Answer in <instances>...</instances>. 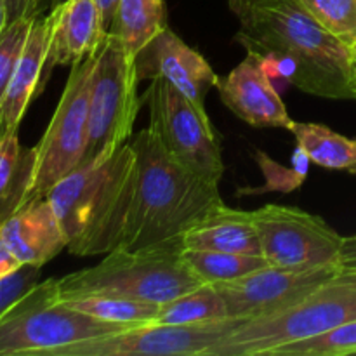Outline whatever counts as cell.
Segmentation results:
<instances>
[{
	"mask_svg": "<svg viewBox=\"0 0 356 356\" xmlns=\"http://www.w3.org/2000/svg\"><path fill=\"white\" fill-rule=\"evenodd\" d=\"M236 42L277 63V73L309 96L356 99L355 45L306 13L296 0L240 17Z\"/></svg>",
	"mask_w": 356,
	"mask_h": 356,
	"instance_id": "1",
	"label": "cell"
},
{
	"mask_svg": "<svg viewBox=\"0 0 356 356\" xmlns=\"http://www.w3.org/2000/svg\"><path fill=\"white\" fill-rule=\"evenodd\" d=\"M136 153V188L120 249L146 250L183 245V236L222 198L219 183L181 165L146 127L131 143Z\"/></svg>",
	"mask_w": 356,
	"mask_h": 356,
	"instance_id": "2",
	"label": "cell"
},
{
	"mask_svg": "<svg viewBox=\"0 0 356 356\" xmlns=\"http://www.w3.org/2000/svg\"><path fill=\"white\" fill-rule=\"evenodd\" d=\"M136 153L125 143L101 162L79 167L47 193L75 256H106L120 249L136 188Z\"/></svg>",
	"mask_w": 356,
	"mask_h": 356,
	"instance_id": "3",
	"label": "cell"
},
{
	"mask_svg": "<svg viewBox=\"0 0 356 356\" xmlns=\"http://www.w3.org/2000/svg\"><path fill=\"white\" fill-rule=\"evenodd\" d=\"M204 285L183 259V245L146 250L115 249L96 266L56 278L61 301L118 296L163 305Z\"/></svg>",
	"mask_w": 356,
	"mask_h": 356,
	"instance_id": "4",
	"label": "cell"
},
{
	"mask_svg": "<svg viewBox=\"0 0 356 356\" xmlns=\"http://www.w3.org/2000/svg\"><path fill=\"white\" fill-rule=\"evenodd\" d=\"M356 320V271L334 275L296 305L247 320L211 356H266L273 348L306 339Z\"/></svg>",
	"mask_w": 356,
	"mask_h": 356,
	"instance_id": "5",
	"label": "cell"
},
{
	"mask_svg": "<svg viewBox=\"0 0 356 356\" xmlns=\"http://www.w3.org/2000/svg\"><path fill=\"white\" fill-rule=\"evenodd\" d=\"M131 325L104 322L61 301L56 278L31 287L0 316V356H52L56 350Z\"/></svg>",
	"mask_w": 356,
	"mask_h": 356,
	"instance_id": "6",
	"label": "cell"
},
{
	"mask_svg": "<svg viewBox=\"0 0 356 356\" xmlns=\"http://www.w3.org/2000/svg\"><path fill=\"white\" fill-rule=\"evenodd\" d=\"M136 54L113 33L96 51L89 94V139L80 167L101 162L125 145L139 113Z\"/></svg>",
	"mask_w": 356,
	"mask_h": 356,
	"instance_id": "7",
	"label": "cell"
},
{
	"mask_svg": "<svg viewBox=\"0 0 356 356\" xmlns=\"http://www.w3.org/2000/svg\"><path fill=\"white\" fill-rule=\"evenodd\" d=\"M94 59L96 52L72 66L51 124L35 146V172L26 204L47 197L56 183L82 163L89 139V94Z\"/></svg>",
	"mask_w": 356,
	"mask_h": 356,
	"instance_id": "8",
	"label": "cell"
},
{
	"mask_svg": "<svg viewBox=\"0 0 356 356\" xmlns=\"http://www.w3.org/2000/svg\"><path fill=\"white\" fill-rule=\"evenodd\" d=\"M145 99L149 113L148 127L163 149L197 176L221 183L225 162L209 115L198 111L163 76L152 80Z\"/></svg>",
	"mask_w": 356,
	"mask_h": 356,
	"instance_id": "9",
	"label": "cell"
},
{
	"mask_svg": "<svg viewBox=\"0 0 356 356\" xmlns=\"http://www.w3.org/2000/svg\"><path fill=\"white\" fill-rule=\"evenodd\" d=\"M263 257L285 270L341 268L343 238L320 216L299 207L268 204L254 211Z\"/></svg>",
	"mask_w": 356,
	"mask_h": 356,
	"instance_id": "10",
	"label": "cell"
},
{
	"mask_svg": "<svg viewBox=\"0 0 356 356\" xmlns=\"http://www.w3.org/2000/svg\"><path fill=\"white\" fill-rule=\"evenodd\" d=\"M247 320L222 318L191 325L145 323L56 350L52 356H211Z\"/></svg>",
	"mask_w": 356,
	"mask_h": 356,
	"instance_id": "11",
	"label": "cell"
},
{
	"mask_svg": "<svg viewBox=\"0 0 356 356\" xmlns=\"http://www.w3.org/2000/svg\"><path fill=\"white\" fill-rule=\"evenodd\" d=\"M339 271L341 268L285 270L268 264L245 277L214 287L225 299L229 318L254 320L296 305Z\"/></svg>",
	"mask_w": 356,
	"mask_h": 356,
	"instance_id": "12",
	"label": "cell"
},
{
	"mask_svg": "<svg viewBox=\"0 0 356 356\" xmlns=\"http://www.w3.org/2000/svg\"><path fill=\"white\" fill-rule=\"evenodd\" d=\"M139 80L163 76L193 103L198 111L207 115L205 94L218 87L221 76L216 75L207 59L184 44L169 26L160 31L138 56Z\"/></svg>",
	"mask_w": 356,
	"mask_h": 356,
	"instance_id": "13",
	"label": "cell"
},
{
	"mask_svg": "<svg viewBox=\"0 0 356 356\" xmlns=\"http://www.w3.org/2000/svg\"><path fill=\"white\" fill-rule=\"evenodd\" d=\"M216 89L226 108L249 125L278 129L291 125L292 118L273 87L266 59L256 52H247L236 68L219 79Z\"/></svg>",
	"mask_w": 356,
	"mask_h": 356,
	"instance_id": "14",
	"label": "cell"
},
{
	"mask_svg": "<svg viewBox=\"0 0 356 356\" xmlns=\"http://www.w3.org/2000/svg\"><path fill=\"white\" fill-rule=\"evenodd\" d=\"M51 47L45 73L54 66H73L92 56L106 31L97 0H66L51 9Z\"/></svg>",
	"mask_w": 356,
	"mask_h": 356,
	"instance_id": "15",
	"label": "cell"
},
{
	"mask_svg": "<svg viewBox=\"0 0 356 356\" xmlns=\"http://www.w3.org/2000/svg\"><path fill=\"white\" fill-rule=\"evenodd\" d=\"M0 236L21 264L42 268L66 249L59 219L47 198L24 204L0 226Z\"/></svg>",
	"mask_w": 356,
	"mask_h": 356,
	"instance_id": "16",
	"label": "cell"
},
{
	"mask_svg": "<svg viewBox=\"0 0 356 356\" xmlns=\"http://www.w3.org/2000/svg\"><path fill=\"white\" fill-rule=\"evenodd\" d=\"M49 47H51V17L37 16L31 23L13 80L0 106V122L6 132H17L28 104L45 80Z\"/></svg>",
	"mask_w": 356,
	"mask_h": 356,
	"instance_id": "17",
	"label": "cell"
},
{
	"mask_svg": "<svg viewBox=\"0 0 356 356\" xmlns=\"http://www.w3.org/2000/svg\"><path fill=\"white\" fill-rule=\"evenodd\" d=\"M183 249L263 256L254 211L232 209L221 202L202 221L188 229L183 236Z\"/></svg>",
	"mask_w": 356,
	"mask_h": 356,
	"instance_id": "18",
	"label": "cell"
},
{
	"mask_svg": "<svg viewBox=\"0 0 356 356\" xmlns=\"http://www.w3.org/2000/svg\"><path fill=\"white\" fill-rule=\"evenodd\" d=\"M35 172V148H23L17 132L0 136V226L26 204Z\"/></svg>",
	"mask_w": 356,
	"mask_h": 356,
	"instance_id": "19",
	"label": "cell"
},
{
	"mask_svg": "<svg viewBox=\"0 0 356 356\" xmlns=\"http://www.w3.org/2000/svg\"><path fill=\"white\" fill-rule=\"evenodd\" d=\"M287 131L312 163L330 170L356 174V139L346 138L323 124L292 120Z\"/></svg>",
	"mask_w": 356,
	"mask_h": 356,
	"instance_id": "20",
	"label": "cell"
},
{
	"mask_svg": "<svg viewBox=\"0 0 356 356\" xmlns=\"http://www.w3.org/2000/svg\"><path fill=\"white\" fill-rule=\"evenodd\" d=\"M165 28L163 0H118L110 33L138 56Z\"/></svg>",
	"mask_w": 356,
	"mask_h": 356,
	"instance_id": "21",
	"label": "cell"
},
{
	"mask_svg": "<svg viewBox=\"0 0 356 356\" xmlns=\"http://www.w3.org/2000/svg\"><path fill=\"white\" fill-rule=\"evenodd\" d=\"M222 318H229L225 299L221 298L214 285L204 284L179 298H174L160 305L153 323L191 325V323L214 322V320Z\"/></svg>",
	"mask_w": 356,
	"mask_h": 356,
	"instance_id": "22",
	"label": "cell"
},
{
	"mask_svg": "<svg viewBox=\"0 0 356 356\" xmlns=\"http://www.w3.org/2000/svg\"><path fill=\"white\" fill-rule=\"evenodd\" d=\"M183 259L204 284L211 285L226 284L268 266V261L263 256L219 252V250L183 249Z\"/></svg>",
	"mask_w": 356,
	"mask_h": 356,
	"instance_id": "23",
	"label": "cell"
},
{
	"mask_svg": "<svg viewBox=\"0 0 356 356\" xmlns=\"http://www.w3.org/2000/svg\"><path fill=\"white\" fill-rule=\"evenodd\" d=\"M65 302L94 318L131 327L153 323L160 308V305L155 302L118 298V296H89V298L72 299Z\"/></svg>",
	"mask_w": 356,
	"mask_h": 356,
	"instance_id": "24",
	"label": "cell"
},
{
	"mask_svg": "<svg viewBox=\"0 0 356 356\" xmlns=\"http://www.w3.org/2000/svg\"><path fill=\"white\" fill-rule=\"evenodd\" d=\"M356 355V320L306 339L273 348L266 356H350Z\"/></svg>",
	"mask_w": 356,
	"mask_h": 356,
	"instance_id": "25",
	"label": "cell"
},
{
	"mask_svg": "<svg viewBox=\"0 0 356 356\" xmlns=\"http://www.w3.org/2000/svg\"><path fill=\"white\" fill-rule=\"evenodd\" d=\"M327 30L356 45V0H296Z\"/></svg>",
	"mask_w": 356,
	"mask_h": 356,
	"instance_id": "26",
	"label": "cell"
},
{
	"mask_svg": "<svg viewBox=\"0 0 356 356\" xmlns=\"http://www.w3.org/2000/svg\"><path fill=\"white\" fill-rule=\"evenodd\" d=\"M257 165L261 167L263 174L266 176V184L259 190V193L264 191H280V193H291V191L298 190L302 183H305L306 176H308L309 169V156L302 152L301 148H296L294 155H292V169H285V167L278 165L275 160L264 152H256Z\"/></svg>",
	"mask_w": 356,
	"mask_h": 356,
	"instance_id": "27",
	"label": "cell"
},
{
	"mask_svg": "<svg viewBox=\"0 0 356 356\" xmlns=\"http://www.w3.org/2000/svg\"><path fill=\"white\" fill-rule=\"evenodd\" d=\"M33 19L14 21V23L7 24L0 35V106H2V101L9 89L10 80H13L14 70L19 61Z\"/></svg>",
	"mask_w": 356,
	"mask_h": 356,
	"instance_id": "28",
	"label": "cell"
},
{
	"mask_svg": "<svg viewBox=\"0 0 356 356\" xmlns=\"http://www.w3.org/2000/svg\"><path fill=\"white\" fill-rule=\"evenodd\" d=\"M38 277H40V268L33 266V264H23L13 275L0 280V316L17 299L23 298L31 287L38 284Z\"/></svg>",
	"mask_w": 356,
	"mask_h": 356,
	"instance_id": "29",
	"label": "cell"
},
{
	"mask_svg": "<svg viewBox=\"0 0 356 356\" xmlns=\"http://www.w3.org/2000/svg\"><path fill=\"white\" fill-rule=\"evenodd\" d=\"M40 2L42 0H6L7 24L40 16Z\"/></svg>",
	"mask_w": 356,
	"mask_h": 356,
	"instance_id": "30",
	"label": "cell"
},
{
	"mask_svg": "<svg viewBox=\"0 0 356 356\" xmlns=\"http://www.w3.org/2000/svg\"><path fill=\"white\" fill-rule=\"evenodd\" d=\"M287 2V0H228L229 9L235 14L236 17H243L249 13L256 9H263V7H271L277 6V3Z\"/></svg>",
	"mask_w": 356,
	"mask_h": 356,
	"instance_id": "31",
	"label": "cell"
},
{
	"mask_svg": "<svg viewBox=\"0 0 356 356\" xmlns=\"http://www.w3.org/2000/svg\"><path fill=\"white\" fill-rule=\"evenodd\" d=\"M21 266H23V264H21L19 259L10 252V249L6 245L2 236H0V280L9 277V275H13L14 271L19 270Z\"/></svg>",
	"mask_w": 356,
	"mask_h": 356,
	"instance_id": "32",
	"label": "cell"
},
{
	"mask_svg": "<svg viewBox=\"0 0 356 356\" xmlns=\"http://www.w3.org/2000/svg\"><path fill=\"white\" fill-rule=\"evenodd\" d=\"M339 266L344 271H356V235L343 238Z\"/></svg>",
	"mask_w": 356,
	"mask_h": 356,
	"instance_id": "33",
	"label": "cell"
},
{
	"mask_svg": "<svg viewBox=\"0 0 356 356\" xmlns=\"http://www.w3.org/2000/svg\"><path fill=\"white\" fill-rule=\"evenodd\" d=\"M101 9V16H103V26L106 33H110L111 23H113V16H115V9H117L118 0H97Z\"/></svg>",
	"mask_w": 356,
	"mask_h": 356,
	"instance_id": "34",
	"label": "cell"
},
{
	"mask_svg": "<svg viewBox=\"0 0 356 356\" xmlns=\"http://www.w3.org/2000/svg\"><path fill=\"white\" fill-rule=\"evenodd\" d=\"M7 26V14H6V0H0V35L3 28Z\"/></svg>",
	"mask_w": 356,
	"mask_h": 356,
	"instance_id": "35",
	"label": "cell"
},
{
	"mask_svg": "<svg viewBox=\"0 0 356 356\" xmlns=\"http://www.w3.org/2000/svg\"><path fill=\"white\" fill-rule=\"evenodd\" d=\"M353 86L356 92V45H355V61H353Z\"/></svg>",
	"mask_w": 356,
	"mask_h": 356,
	"instance_id": "36",
	"label": "cell"
},
{
	"mask_svg": "<svg viewBox=\"0 0 356 356\" xmlns=\"http://www.w3.org/2000/svg\"><path fill=\"white\" fill-rule=\"evenodd\" d=\"M63 2H66V0H51V9H54V7L61 6Z\"/></svg>",
	"mask_w": 356,
	"mask_h": 356,
	"instance_id": "37",
	"label": "cell"
},
{
	"mask_svg": "<svg viewBox=\"0 0 356 356\" xmlns=\"http://www.w3.org/2000/svg\"><path fill=\"white\" fill-rule=\"evenodd\" d=\"M3 132H6V131H3V127H2V122H0V136H2Z\"/></svg>",
	"mask_w": 356,
	"mask_h": 356,
	"instance_id": "38",
	"label": "cell"
}]
</instances>
